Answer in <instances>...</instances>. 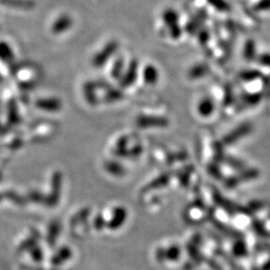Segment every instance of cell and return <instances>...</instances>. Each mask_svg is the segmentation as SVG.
Wrapping results in <instances>:
<instances>
[{
	"mask_svg": "<svg viewBox=\"0 0 270 270\" xmlns=\"http://www.w3.org/2000/svg\"><path fill=\"white\" fill-rule=\"evenodd\" d=\"M256 75H258V71H256V70H250V71H244L242 74H241V77L243 78V79H245V81L249 78V77H251V78H255V76Z\"/></svg>",
	"mask_w": 270,
	"mask_h": 270,
	"instance_id": "5",
	"label": "cell"
},
{
	"mask_svg": "<svg viewBox=\"0 0 270 270\" xmlns=\"http://www.w3.org/2000/svg\"><path fill=\"white\" fill-rule=\"evenodd\" d=\"M209 4L215 9H217L219 11H228L229 10V5L224 1V0H207Z\"/></svg>",
	"mask_w": 270,
	"mask_h": 270,
	"instance_id": "2",
	"label": "cell"
},
{
	"mask_svg": "<svg viewBox=\"0 0 270 270\" xmlns=\"http://www.w3.org/2000/svg\"><path fill=\"white\" fill-rule=\"evenodd\" d=\"M258 9H270V0H261V1L257 4Z\"/></svg>",
	"mask_w": 270,
	"mask_h": 270,
	"instance_id": "6",
	"label": "cell"
},
{
	"mask_svg": "<svg viewBox=\"0 0 270 270\" xmlns=\"http://www.w3.org/2000/svg\"><path fill=\"white\" fill-rule=\"evenodd\" d=\"M255 56V44L252 40H249L246 44H245V48H244V57L247 58L248 60L253 59Z\"/></svg>",
	"mask_w": 270,
	"mask_h": 270,
	"instance_id": "1",
	"label": "cell"
},
{
	"mask_svg": "<svg viewBox=\"0 0 270 270\" xmlns=\"http://www.w3.org/2000/svg\"><path fill=\"white\" fill-rule=\"evenodd\" d=\"M212 108H213V104L209 99L204 100L200 105V110L202 111V113H205V114H209L212 111Z\"/></svg>",
	"mask_w": 270,
	"mask_h": 270,
	"instance_id": "3",
	"label": "cell"
},
{
	"mask_svg": "<svg viewBox=\"0 0 270 270\" xmlns=\"http://www.w3.org/2000/svg\"><path fill=\"white\" fill-rule=\"evenodd\" d=\"M258 62L263 66L270 67V54L266 53V54H263V55L259 56L258 57Z\"/></svg>",
	"mask_w": 270,
	"mask_h": 270,
	"instance_id": "4",
	"label": "cell"
}]
</instances>
